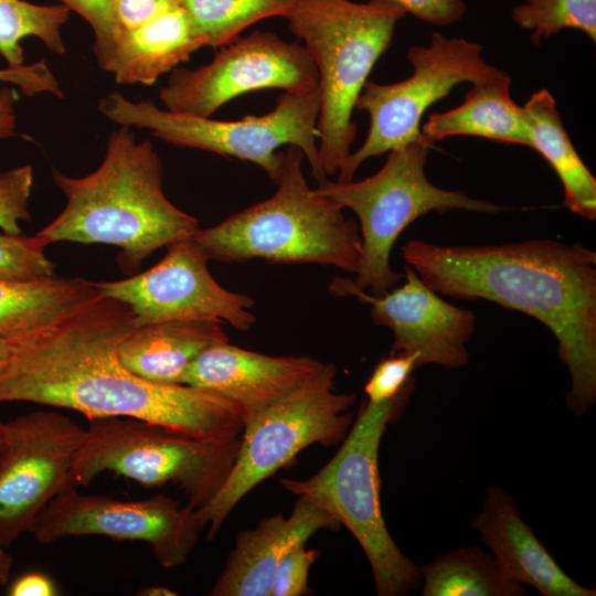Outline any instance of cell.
<instances>
[{
  "label": "cell",
  "mask_w": 596,
  "mask_h": 596,
  "mask_svg": "<svg viewBox=\"0 0 596 596\" xmlns=\"http://www.w3.org/2000/svg\"><path fill=\"white\" fill-rule=\"evenodd\" d=\"M135 327L126 304L98 292L63 318L9 340L0 403L67 408L89 421L136 418L201 438L240 437L243 413L221 393L150 382L121 364L117 347Z\"/></svg>",
  "instance_id": "obj_1"
},
{
  "label": "cell",
  "mask_w": 596,
  "mask_h": 596,
  "mask_svg": "<svg viewBox=\"0 0 596 596\" xmlns=\"http://www.w3.org/2000/svg\"><path fill=\"white\" fill-rule=\"evenodd\" d=\"M402 256L438 295L486 299L542 322L556 338L571 375L567 406L579 416L595 404L594 251L550 238L449 246L411 240Z\"/></svg>",
  "instance_id": "obj_2"
},
{
  "label": "cell",
  "mask_w": 596,
  "mask_h": 596,
  "mask_svg": "<svg viewBox=\"0 0 596 596\" xmlns=\"http://www.w3.org/2000/svg\"><path fill=\"white\" fill-rule=\"evenodd\" d=\"M53 178L66 204L39 234L49 244L116 246L125 273L138 270L155 251L190 238L199 228L194 216L166 196L161 159L150 141H137L131 127L119 126L109 135L104 159L92 173L71 178L54 171Z\"/></svg>",
  "instance_id": "obj_3"
},
{
  "label": "cell",
  "mask_w": 596,
  "mask_h": 596,
  "mask_svg": "<svg viewBox=\"0 0 596 596\" xmlns=\"http://www.w3.org/2000/svg\"><path fill=\"white\" fill-rule=\"evenodd\" d=\"M302 151L288 146L275 182L277 190L192 238L209 260L270 264H320L355 274L361 235L343 209L311 189L302 172Z\"/></svg>",
  "instance_id": "obj_4"
},
{
  "label": "cell",
  "mask_w": 596,
  "mask_h": 596,
  "mask_svg": "<svg viewBox=\"0 0 596 596\" xmlns=\"http://www.w3.org/2000/svg\"><path fill=\"white\" fill-rule=\"evenodd\" d=\"M406 12L387 0H299L286 20L318 72V152L327 174L347 163L358 126L356 100Z\"/></svg>",
  "instance_id": "obj_5"
},
{
  "label": "cell",
  "mask_w": 596,
  "mask_h": 596,
  "mask_svg": "<svg viewBox=\"0 0 596 596\" xmlns=\"http://www.w3.org/2000/svg\"><path fill=\"white\" fill-rule=\"evenodd\" d=\"M407 392L364 403L337 454L316 475L305 480H280L283 488L308 496L353 534L369 560L379 596L405 595L419 585L422 577L419 568L393 541L380 500L381 439Z\"/></svg>",
  "instance_id": "obj_6"
},
{
  "label": "cell",
  "mask_w": 596,
  "mask_h": 596,
  "mask_svg": "<svg viewBox=\"0 0 596 596\" xmlns=\"http://www.w3.org/2000/svg\"><path fill=\"white\" fill-rule=\"evenodd\" d=\"M110 121L151 131L175 147L199 149L233 157L260 167L275 183L281 166V146L298 147L318 184L328 180L318 152L319 87L284 92L275 107L260 116L216 120L161 109L151 100L131 102L111 93L99 102Z\"/></svg>",
  "instance_id": "obj_7"
},
{
  "label": "cell",
  "mask_w": 596,
  "mask_h": 596,
  "mask_svg": "<svg viewBox=\"0 0 596 596\" xmlns=\"http://www.w3.org/2000/svg\"><path fill=\"white\" fill-rule=\"evenodd\" d=\"M432 143L411 142L387 152L382 168L361 181L318 184L317 191L340 207L352 210L360 222L361 258L352 284L381 296L403 277L391 268L392 247L401 233L429 212L465 210L479 213L504 211L501 205L475 199L459 190H445L426 177Z\"/></svg>",
  "instance_id": "obj_8"
},
{
  "label": "cell",
  "mask_w": 596,
  "mask_h": 596,
  "mask_svg": "<svg viewBox=\"0 0 596 596\" xmlns=\"http://www.w3.org/2000/svg\"><path fill=\"white\" fill-rule=\"evenodd\" d=\"M89 422L73 466L77 486H87L107 471L148 488L172 483L194 510L222 488L241 446V436L201 438L129 417Z\"/></svg>",
  "instance_id": "obj_9"
},
{
  "label": "cell",
  "mask_w": 596,
  "mask_h": 596,
  "mask_svg": "<svg viewBox=\"0 0 596 596\" xmlns=\"http://www.w3.org/2000/svg\"><path fill=\"white\" fill-rule=\"evenodd\" d=\"M336 374L333 363H323L294 391L244 421L241 446L228 477L216 494L195 510L207 540L219 534L232 510L251 490L301 450L344 439L355 395L334 392Z\"/></svg>",
  "instance_id": "obj_10"
},
{
  "label": "cell",
  "mask_w": 596,
  "mask_h": 596,
  "mask_svg": "<svg viewBox=\"0 0 596 596\" xmlns=\"http://www.w3.org/2000/svg\"><path fill=\"white\" fill-rule=\"evenodd\" d=\"M482 50L481 44L464 38L433 32L428 45L409 47L406 57L413 71L408 77L391 84L368 81L355 109L368 113L369 131L337 181L353 180L359 167L370 158L426 140L421 130L425 111L460 83L476 84L501 75L504 71L488 64Z\"/></svg>",
  "instance_id": "obj_11"
},
{
  "label": "cell",
  "mask_w": 596,
  "mask_h": 596,
  "mask_svg": "<svg viewBox=\"0 0 596 596\" xmlns=\"http://www.w3.org/2000/svg\"><path fill=\"white\" fill-rule=\"evenodd\" d=\"M316 87L317 67L304 44L254 31L222 46L207 64L174 68L159 97L169 111L211 117L224 104L255 91Z\"/></svg>",
  "instance_id": "obj_12"
},
{
  "label": "cell",
  "mask_w": 596,
  "mask_h": 596,
  "mask_svg": "<svg viewBox=\"0 0 596 596\" xmlns=\"http://www.w3.org/2000/svg\"><path fill=\"white\" fill-rule=\"evenodd\" d=\"M201 528L189 504L157 494L142 500H117L84 494L73 485L39 513L30 532L40 543L67 536L104 535L148 543L163 567L183 565L194 550Z\"/></svg>",
  "instance_id": "obj_13"
},
{
  "label": "cell",
  "mask_w": 596,
  "mask_h": 596,
  "mask_svg": "<svg viewBox=\"0 0 596 596\" xmlns=\"http://www.w3.org/2000/svg\"><path fill=\"white\" fill-rule=\"evenodd\" d=\"M85 430L52 411L6 424L0 450V547L10 546L57 494L76 485L73 466Z\"/></svg>",
  "instance_id": "obj_14"
},
{
  "label": "cell",
  "mask_w": 596,
  "mask_h": 596,
  "mask_svg": "<svg viewBox=\"0 0 596 596\" xmlns=\"http://www.w3.org/2000/svg\"><path fill=\"white\" fill-rule=\"evenodd\" d=\"M207 262L190 237L168 245L163 258L146 272L93 284L102 295L126 304L137 327L171 320H215L248 330L256 320L254 300L222 287Z\"/></svg>",
  "instance_id": "obj_15"
},
{
  "label": "cell",
  "mask_w": 596,
  "mask_h": 596,
  "mask_svg": "<svg viewBox=\"0 0 596 596\" xmlns=\"http://www.w3.org/2000/svg\"><path fill=\"white\" fill-rule=\"evenodd\" d=\"M404 272L405 283L381 296L356 288L349 278L332 279L330 290L371 306L373 322L394 334L390 354H417L418 366L455 369L467 364L466 343L475 331V313L445 301L411 266Z\"/></svg>",
  "instance_id": "obj_16"
},
{
  "label": "cell",
  "mask_w": 596,
  "mask_h": 596,
  "mask_svg": "<svg viewBox=\"0 0 596 596\" xmlns=\"http://www.w3.org/2000/svg\"><path fill=\"white\" fill-rule=\"evenodd\" d=\"M322 364L306 355H267L222 342L193 361L183 384L221 393L241 408L245 421L294 391Z\"/></svg>",
  "instance_id": "obj_17"
},
{
  "label": "cell",
  "mask_w": 596,
  "mask_h": 596,
  "mask_svg": "<svg viewBox=\"0 0 596 596\" xmlns=\"http://www.w3.org/2000/svg\"><path fill=\"white\" fill-rule=\"evenodd\" d=\"M340 522L305 494L291 514L264 518L254 529L241 531L216 578L211 596H270L275 570L294 545L306 544L320 530L338 531Z\"/></svg>",
  "instance_id": "obj_18"
},
{
  "label": "cell",
  "mask_w": 596,
  "mask_h": 596,
  "mask_svg": "<svg viewBox=\"0 0 596 596\" xmlns=\"http://www.w3.org/2000/svg\"><path fill=\"white\" fill-rule=\"evenodd\" d=\"M471 525L479 531L508 578L529 584L544 596L596 595L595 589L581 586L557 565L501 487L487 488L482 510Z\"/></svg>",
  "instance_id": "obj_19"
},
{
  "label": "cell",
  "mask_w": 596,
  "mask_h": 596,
  "mask_svg": "<svg viewBox=\"0 0 596 596\" xmlns=\"http://www.w3.org/2000/svg\"><path fill=\"white\" fill-rule=\"evenodd\" d=\"M203 46L180 3L120 36L104 71L120 85L151 86Z\"/></svg>",
  "instance_id": "obj_20"
},
{
  "label": "cell",
  "mask_w": 596,
  "mask_h": 596,
  "mask_svg": "<svg viewBox=\"0 0 596 596\" xmlns=\"http://www.w3.org/2000/svg\"><path fill=\"white\" fill-rule=\"evenodd\" d=\"M222 322L171 320L135 327L118 344L121 364L159 384H183L193 361L209 347L228 342Z\"/></svg>",
  "instance_id": "obj_21"
},
{
  "label": "cell",
  "mask_w": 596,
  "mask_h": 596,
  "mask_svg": "<svg viewBox=\"0 0 596 596\" xmlns=\"http://www.w3.org/2000/svg\"><path fill=\"white\" fill-rule=\"evenodd\" d=\"M421 130L432 145L447 137L472 136L532 147L525 111L512 98L511 78L505 72L472 84L459 106L429 115Z\"/></svg>",
  "instance_id": "obj_22"
},
{
  "label": "cell",
  "mask_w": 596,
  "mask_h": 596,
  "mask_svg": "<svg viewBox=\"0 0 596 596\" xmlns=\"http://www.w3.org/2000/svg\"><path fill=\"white\" fill-rule=\"evenodd\" d=\"M532 149L540 152L557 174L564 205L588 220L596 217V179L578 156L563 125L552 94L541 88L523 105Z\"/></svg>",
  "instance_id": "obj_23"
},
{
  "label": "cell",
  "mask_w": 596,
  "mask_h": 596,
  "mask_svg": "<svg viewBox=\"0 0 596 596\" xmlns=\"http://www.w3.org/2000/svg\"><path fill=\"white\" fill-rule=\"evenodd\" d=\"M99 291L83 278L0 279V338L12 340L68 315Z\"/></svg>",
  "instance_id": "obj_24"
},
{
  "label": "cell",
  "mask_w": 596,
  "mask_h": 596,
  "mask_svg": "<svg viewBox=\"0 0 596 596\" xmlns=\"http://www.w3.org/2000/svg\"><path fill=\"white\" fill-rule=\"evenodd\" d=\"M424 596H520L525 588L508 578L494 556L478 546L439 555L419 568Z\"/></svg>",
  "instance_id": "obj_25"
},
{
  "label": "cell",
  "mask_w": 596,
  "mask_h": 596,
  "mask_svg": "<svg viewBox=\"0 0 596 596\" xmlns=\"http://www.w3.org/2000/svg\"><path fill=\"white\" fill-rule=\"evenodd\" d=\"M299 0H182L205 46L222 47L251 25L273 17L287 18Z\"/></svg>",
  "instance_id": "obj_26"
},
{
  "label": "cell",
  "mask_w": 596,
  "mask_h": 596,
  "mask_svg": "<svg viewBox=\"0 0 596 596\" xmlns=\"http://www.w3.org/2000/svg\"><path fill=\"white\" fill-rule=\"evenodd\" d=\"M70 12L62 3L41 6L24 0H0V55L8 66L23 65L21 41L26 36H34L52 52L64 54L61 29Z\"/></svg>",
  "instance_id": "obj_27"
},
{
  "label": "cell",
  "mask_w": 596,
  "mask_h": 596,
  "mask_svg": "<svg viewBox=\"0 0 596 596\" xmlns=\"http://www.w3.org/2000/svg\"><path fill=\"white\" fill-rule=\"evenodd\" d=\"M511 18L532 32L536 46L564 29L582 31L596 41V0H523L512 9Z\"/></svg>",
  "instance_id": "obj_28"
},
{
  "label": "cell",
  "mask_w": 596,
  "mask_h": 596,
  "mask_svg": "<svg viewBox=\"0 0 596 596\" xmlns=\"http://www.w3.org/2000/svg\"><path fill=\"white\" fill-rule=\"evenodd\" d=\"M47 245L39 233H0V279L25 283L54 277L55 266L44 254Z\"/></svg>",
  "instance_id": "obj_29"
},
{
  "label": "cell",
  "mask_w": 596,
  "mask_h": 596,
  "mask_svg": "<svg viewBox=\"0 0 596 596\" xmlns=\"http://www.w3.org/2000/svg\"><path fill=\"white\" fill-rule=\"evenodd\" d=\"M33 187V168L20 166L0 173V228L21 234L19 221H29L28 202Z\"/></svg>",
  "instance_id": "obj_30"
},
{
  "label": "cell",
  "mask_w": 596,
  "mask_h": 596,
  "mask_svg": "<svg viewBox=\"0 0 596 596\" xmlns=\"http://www.w3.org/2000/svg\"><path fill=\"white\" fill-rule=\"evenodd\" d=\"M417 368V354L395 353L380 361L364 386L369 401H387L408 390L411 374Z\"/></svg>",
  "instance_id": "obj_31"
},
{
  "label": "cell",
  "mask_w": 596,
  "mask_h": 596,
  "mask_svg": "<svg viewBox=\"0 0 596 596\" xmlns=\"http://www.w3.org/2000/svg\"><path fill=\"white\" fill-rule=\"evenodd\" d=\"M305 545H294L281 556L274 573L270 596L311 594L308 586L309 571L319 557V552L306 549Z\"/></svg>",
  "instance_id": "obj_32"
},
{
  "label": "cell",
  "mask_w": 596,
  "mask_h": 596,
  "mask_svg": "<svg viewBox=\"0 0 596 596\" xmlns=\"http://www.w3.org/2000/svg\"><path fill=\"white\" fill-rule=\"evenodd\" d=\"M77 13L92 28L94 53L102 70L107 65L114 49V30L108 0H58Z\"/></svg>",
  "instance_id": "obj_33"
},
{
  "label": "cell",
  "mask_w": 596,
  "mask_h": 596,
  "mask_svg": "<svg viewBox=\"0 0 596 596\" xmlns=\"http://www.w3.org/2000/svg\"><path fill=\"white\" fill-rule=\"evenodd\" d=\"M181 1L182 0H108L114 30L113 52L118 40L125 33L143 24L159 13L180 4Z\"/></svg>",
  "instance_id": "obj_34"
},
{
  "label": "cell",
  "mask_w": 596,
  "mask_h": 596,
  "mask_svg": "<svg viewBox=\"0 0 596 596\" xmlns=\"http://www.w3.org/2000/svg\"><path fill=\"white\" fill-rule=\"evenodd\" d=\"M0 82L15 85L28 97L39 94H51L63 98L64 94L57 78L44 60L29 65L0 70Z\"/></svg>",
  "instance_id": "obj_35"
},
{
  "label": "cell",
  "mask_w": 596,
  "mask_h": 596,
  "mask_svg": "<svg viewBox=\"0 0 596 596\" xmlns=\"http://www.w3.org/2000/svg\"><path fill=\"white\" fill-rule=\"evenodd\" d=\"M406 14L434 25H450L461 20L467 7L464 0H387Z\"/></svg>",
  "instance_id": "obj_36"
},
{
  "label": "cell",
  "mask_w": 596,
  "mask_h": 596,
  "mask_svg": "<svg viewBox=\"0 0 596 596\" xmlns=\"http://www.w3.org/2000/svg\"><path fill=\"white\" fill-rule=\"evenodd\" d=\"M57 594L54 582L39 572H31L17 578L8 593L11 596H55Z\"/></svg>",
  "instance_id": "obj_37"
},
{
  "label": "cell",
  "mask_w": 596,
  "mask_h": 596,
  "mask_svg": "<svg viewBox=\"0 0 596 596\" xmlns=\"http://www.w3.org/2000/svg\"><path fill=\"white\" fill-rule=\"evenodd\" d=\"M18 98L15 88L9 85L0 87V139L10 138L14 135Z\"/></svg>",
  "instance_id": "obj_38"
},
{
  "label": "cell",
  "mask_w": 596,
  "mask_h": 596,
  "mask_svg": "<svg viewBox=\"0 0 596 596\" xmlns=\"http://www.w3.org/2000/svg\"><path fill=\"white\" fill-rule=\"evenodd\" d=\"M13 558L6 552V549L0 547V585L9 581Z\"/></svg>",
  "instance_id": "obj_39"
},
{
  "label": "cell",
  "mask_w": 596,
  "mask_h": 596,
  "mask_svg": "<svg viewBox=\"0 0 596 596\" xmlns=\"http://www.w3.org/2000/svg\"><path fill=\"white\" fill-rule=\"evenodd\" d=\"M141 595H147V596H173V595H177V593H174L173 590L167 588V587H161V586H150V587H147V588H143L142 589V593H139Z\"/></svg>",
  "instance_id": "obj_40"
},
{
  "label": "cell",
  "mask_w": 596,
  "mask_h": 596,
  "mask_svg": "<svg viewBox=\"0 0 596 596\" xmlns=\"http://www.w3.org/2000/svg\"><path fill=\"white\" fill-rule=\"evenodd\" d=\"M11 354V342L7 339L0 338V371L7 364Z\"/></svg>",
  "instance_id": "obj_41"
},
{
  "label": "cell",
  "mask_w": 596,
  "mask_h": 596,
  "mask_svg": "<svg viewBox=\"0 0 596 596\" xmlns=\"http://www.w3.org/2000/svg\"><path fill=\"white\" fill-rule=\"evenodd\" d=\"M4 432H6V424L0 422V450L2 448L3 440H4Z\"/></svg>",
  "instance_id": "obj_42"
}]
</instances>
